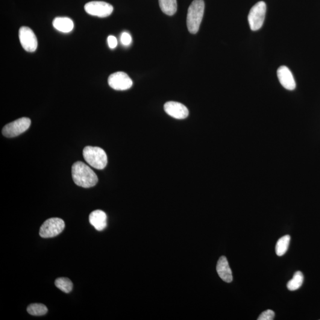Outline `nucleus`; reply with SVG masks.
Returning a JSON list of instances; mask_svg holds the SVG:
<instances>
[{"label": "nucleus", "instance_id": "f257e3e1", "mask_svg": "<svg viewBox=\"0 0 320 320\" xmlns=\"http://www.w3.org/2000/svg\"><path fill=\"white\" fill-rule=\"evenodd\" d=\"M73 181L78 186L90 188L98 183V178L92 169L81 161L75 163L72 166Z\"/></svg>", "mask_w": 320, "mask_h": 320}, {"label": "nucleus", "instance_id": "f03ea898", "mask_svg": "<svg viewBox=\"0 0 320 320\" xmlns=\"http://www.w3.org/2000/svg\"><path fill=\"white\" fill-rule=\"evenodd\" d=\"M205 10L204 0H194L187 11V26L190 33L196 34L199 31Z\"/></svg>", "mask_w": 320, "mask_h": 320}, {"label": "nucleus", "instance_id": "7ed1b4c3", "mask_svg": "<svg viewBox=\"0 0 320 320\" xmlns=\"http://www.w3.org/2000/svg\"><path fill=\"white\" fill-rule=\"evenodd\" d=\"M83 154L84 160L94 168L102 170L107 166V154L101 148L87 146L84 148Z\"/></svg>", "mask_w": 320, "mask_h": 320}, {"label": "nucleus", "instance_id": "20e7f679", "mask_svg": "<svg viewBox=\"0 0 320 320\" xmlns=\"http://www.w3.org/2000/svg\"><path fill=\"white\" fill-rule=\"evenodd\" d=\"M266 4L264 1L257 2L251 8L248 16V21L251 30L257 31L262 28L265 21Z\"/></svg>", "mask_w": 320, "mask_h": 320}, {"label": "nucleus", "instance_id": "39448f33", "mask_svg": "<svg viewBox=\"0 0 320 320\" xmlns=\"http://www.w3.org/2000/svg\"><path fill=\"white\" fill-rule=\"evenodd\" d=\"M65 226V222L61 218H51L47 219L40 228V236L44 239L57 236L64 231Z\"/></svg>", "mask_w": 320, "mask_h": 320}, {"label": "nucleus", "instance_id": "423d86ee", "mask_svg": "<svg viewBox=\"0 0 320 320\" xmlns=\"http://www.w3.org/2000/svg\"><path fill=\"white\" fill-rule=\"evenodd\" d=\"M31 125L30 119L28 117H22L4 126L2 133L5 137H15L27 131Z\"/></svg>", "mask_w": 320, "mask_h": 320}, {"label": "nucleus", "instance_id": "0eeeda50", "mask_svg": "<svg viewBox=\"0 0 320 320\" xmlns=\"http://www.w3.org/2000/svg\"><path fill=\"white\" fill-rule=\"evenodd\" d=\"M85 11L93 16L107 17L113 13V7L104 1H91L84 6Z\"/></svg>", "mask_w": 320, "mask_h": 320}, {"label": "nucleus", "instance_id": "6e6552de", "mask_svg": "<svg viewBox=\"0 0 320 320\" xmlns=\"http://www.w3.org/2000/svg\"><path fill=\"white\" fill-rule=\"evenodd\" d=\"M19 36L20 43L25 51L34 52L37 47V40L36 35L31 29L23 26L20 29Z\"/></svg>", "mask_w": 320, "mask_h": 320}, {"label": "nucleus", "instance_id": "1a4fd4ad", "mask_svg": "<svg viewBox=\"0 0 320 320\" xmlns=\"http://www.w3.org/2000/svg\"><path fill=\"white\" fill-rule=\"evenodd\" d=\"M108 83L114 90L123 91L130 89L133 86V82L126 73L117 72L109 76Z\"/></svg>", "mask_w": 320, "mask_h": 320}, {"label": "nucleus", "instance_id": "9d476101", "mask_svg": "<svg viewBox=\"0 0 320 320\" xmlns=\"http://www.w3.org/2000/svg\"><path fill=\"white\" fill-rule=\"evenodd\" d=\"M164 110L170 116L177 119H183L189 116L187 108L180 103L176 102H167L164 107Z\"/></svg>", "mask_w": 320, "mask_h": 320}, {"label": "nucleus", "instance_id": "9b49d317", "mask_svg": "<svg viewBox=\"0 0 320 320\" xmlns=\"http://www.w3.org/2000/svg\"><path fill=\"white\" fill-rule=\"evenodd\" d=\"M277 75L282 86L288 90H293L296 88V83L292 73L286 66H281L278 69Z\"/></svg>", "mask_w": 320, "mask_h": 320}, {"label": "nucleus", "instance_id": "f8f14e48", "mask_svg": "<svg viewBox=\"0 0 320 320\" xmlns=\"http://www.w3.org/2000/svg\"><path fill=\"white\" fill-rule=\"evenodd\" d=\"M216 271L221 280L227 283L233 281V274L227 260L225 256H221L217 263Z\"/></svg>", "mask_w": 320, "mask_h": 320}, {"label": "nucleus", "instance_id": "ddd939ff", "mask_svg": "<svg viewBox=\"0 0 320 320\" xmlns=\"http://www.w3.org/2000/svg\"><path fill=\"white\" fill-rule=\"evenodd\" d=\"M89 222L96 230H104L107 227V214L101 210L94 211L90 214Z\"/></svg>", "mask_w": 320, "mask_h": 320}, {"label": "nucleus", "instance_id": "4468645a", "mask_svg": "<svg viewBox=\"0 0 320 320\" xmlns=\"http://www.w3.org/2000/svg\"><path fill=\"white\" fill-rule=\"evenodd\" d=\"M53 26L57 31L67 34L74 29V22L69 17H58L53 21Z\"/></svg>", "mask_w": 320, "mask_h": 320}, {"label": "nucleus", "instance_id": "2eb2a0df", "mask_svg": "<svg viewBox=\"0 0 320 320\" xmlns=\"http://www.w3.org/2000/svg\"><path fill=\"white\" fill-rule=\"evenodd\" d=\"M161 10L168 16H173L178 10L177 0H158Z\"/></svg>", "mask_w": 320, "mask_h": 320}, {"label": "nucleus", "instance_id": "dca6fc26", "mask_svg": "<svg viewBox=\"0 0 320 320\" xmlns=\"http://www.w3.org/2000/svg\"><path fill=\"white\" fill-rule=\"evenodd\" d=\"M290 240V237L289 235H286V236L281 237L278 241L277 245H276L275 250L276 253L278 256H283V255L286 253L287 249L289 248Z\"/></svg>", "mask_w": 320, "mask_h": 320}, {"label": "nucleus", "instance_id": "f3484780", "mask_svg": "<svg viewBox=\"0 0 320 320\" xmlns=\"http://www.w3.org/2000/svg\"><path fill=\"white\" fill-rule=\"evenodd\" d=\"M304 283V275L300 271L295 273L292 280H290L287 284V287L289 290H297L300 288L302 284Z\"/></svg>", "mask_w": 320, "mask_h": 320}, {"label": "nucleus", "instance_id": "a211bd4d", "mask_svg": "<svg viewBox=\"0 0 320 320\" xmlns=\"http://www.w3.org/2000/svg\"><path fill=\"white\" fill-rule=\"evenodd\" d=\"M55 286L60 289L62 291L69 293L71 291L73 288L72 282L68 278H60L57 279L55 282Z\"/></svg>", "mask_w": 320, "mask_h": 320}, {"label": "nucleus", "instance_id": "6ab92c4d", "mask_svg": "<svg viewBox=\"0 0 320 320\" xmlns=\"http://www.w3.org/2000/svg\"><path fill=\"white\" fill-rule=\"evenodd\" d=\"M29 314L34 316H42L48 313V308L42 304H32L27 308Z\"/></svg>", "mask_w": 320, "mask_h": 320}, {"label": "nucleus", "instance_id": "aec40b11", "mask_svg": "<svg viewBox=\"0 0 320 320\" xmlns=\"http://www.w3.org/2000/svg\"><path fill=\"white\" fill-rule=\"evenodd\" d=\"M275 313L274 311L268 310L260 314L258 320H273L274 319Z\"/></svg>", "mask_w": 320, "mask_h": 320}, {"label": "nucleus", "instance_id": "412c9836", "mask_svg": "<svg viewBox=\"0 0 320 320\" xmlns=\"http://www.w3.org/2000/svg\"><path fill=\"white\" fill-rule=\"evenodd\" d=\"M132 37L131 35L128 32H123L120 36V42H121L123 45L129 46L132 43Z\"/></svg>", "mask_w": 320, "mask_h": 320}, {"label": "nucleus", "instance_id": "4be33fe9", "mask_svg": "<svg viewBox=\"0 0 320 320\" xmlns=\"http://www.w3.org/2000/svg\"><path fill=\"white\" fill-rule=\"evenodd\" d=\"M107 43L108 46L111 49H114L117 45V40L115 37L114 36H110L107 37Z\"/></svg>", "mask_w": 320, "mask_h": 320}]
</instances>
